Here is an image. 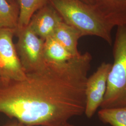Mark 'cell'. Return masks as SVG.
Segmentation results:
<instances>
[{"label":"cell","mask_w":126,"mask_h":126,"mask_svg":"<svg viewBox=\"0 0 126 126\" xmlns=\"http://www.w3.org/2000/svg\"><path fill=\"white\" fill-rule=\"evenodd\" d=\"M92 56L47 64L22 80L0 83V113L25 126H59L85 113Z\"/></svg>","instance_id":"6da1fadb"},{"label":"cell","mask_w":126,"mask_h":126,"mask_svg":"<svg viewBox=\"0 0 126 126\" xmlns=\"http://www.w3.org/2000/svg\"><path fill=\"white\" fill-rule=\"evenodd\" d=\"M49 2L63 21L75 28L82 36H97L109 45L113 44V28L99 16L93 6L81 0H50Z\"/></svg>","instance_id":"7a4b0ae2"},{"label":"cell","mask_w":126,"mask_h":126,"mask_svg":"<svg viewBox=\"0 0 126 126\" xmlns=\"http://www.w3.org/2000/svg\"><path fill=\"white\" fill-rule=\"evenodd\" d=\"M113 55V63L101 108L126 106V24L117 27Z\"/></svg>","instance_id":"3957f363"},{"label":"cell","mask_w":126,"mask_h":126,"mask_svg":"<svg viewBox=\"0 0 126 126\" xmlns=\"http://www.w3.org/2000/svg\"><path fill=\"white\" fill-rule=\"evenodd\" d=\"M18 41L16 47L23 69L30 73L40 70L46 65L44 57V40L29 26L16 30Z\"/></svg>","instance_id":"277c9868"},{"label":"cell","mask_w":126,"mask_h":126,"mask_svg":"<svg viewBox=\"0 0 126 126\" xmlns=\"http://www.w3.org/2000/svg\"><path fill=\"white\" fill-rule=\"evenodd\" d=\"M15 32L13 29H0V78L1 82L20 81L26 77L14 44Z\"/></svg>","instance_id":"5b68a950"},{"label":"cell","mask_w":126,"mask_h":126,"mask_svg":"<svg viewBox=\"0 0 126 126\" xmlns=\"http://www.w3.org/2000/svg\"><path fill=\"white\" fill-rule=\"evenodd\" d=\"M112 63L103 62L95 72L88 77L86 82V103L85 114L93 117L103 103L107 91L109 74Z\"/></svg>","instance_id":"8992f818"},{"label":"cell","mask_w":126,"mask_h":126,"mask_svg":"<svg viewBox=\"0 0 126 126\" xmlns=\"http://www.w3.org/2000/svg\"><path fill=\"white\" fill-rule=\"evenodd\" d=\"M63 20L50 2L37 11L32 16L29 26L44 40L52 37L56 28Z\"/></svg>","instance_id":"52a82bcc"},{"label":"cell","mask_w":126,"mask_h":126,"mask_svg":"<svg viewBox=\"0 0 126 126\" xmlns=\"http://www.w3.org/2000/svg\"><path fill=\"white\" fill-rule=\"evenodd\" d=\"M93 6L99 16L113 28L126 24V0H95Z\"/></svg>","instance_id":"ba28073f"},{"label":"cell","mask_w":126,"mask_h":126,"mask_svg":"<svg viewBox=\"0 0 126 126\" xmlns=\"http://www.w3.org/2000/svg\"><path fill=\"white\" fill-rule=\"evenodd\" d=\"M52 37L63 45L73 56H77L81 54L78 49V41L82 37L81 33L63 21L56 28Z\"/></svg>","instance_id":"9c48e42d"},{"label":"cell","mask_w":126,"mask_h":126,"mask_svg":"<svg viewBox=\"0 0 126 126\" xmlns=\"http://www.w3.org/2000/svg\"><path fill=\"white\" fill-rule=\"evenodd\" d=\"M44 57L47 64H60L66 63L76 56L54 37H50L44 41Z\"/></svg>","instance_id":"30bf717a"},{"label":"cell","mask_w":126,"mask_h":126,"mask_svg":"<svg viewBox=\"0 0 126 126\" xmlns=\"http://www.w3.org/2000/svg\"><path fill=\"white\" fill-rule=\"evenodd\" d=\"M50 0H17L19 13L17 29L27 27L33 15Z\"/></svg>","instance_id":"8fae6325"},{"label":"cell","mask_w":126,"mask_h":126,"mask_svg":"<svg viewBox=\"0 0 126 126\" xmlns=\"http://www.w3.org/2000/svg\"><path fill=\"white\" fill-rule=\"evenodd\" d=\"M19 13L18 5L12 4L8 0H0V29L16 31L18 25Z\"/></svg>","instance_id":"7c38bea8"},{"label":"cell","mask_w":126,"mask_h":126,"mask_svg":"<svg viewBox=\"0 0 126 126\" xmlns=\"http://www.w3.org/2000/svg\"><path fill=\"white\" fill-rule=\"evenodd\" d=\"M99 120L111 126H126V106L101 108L98 113Z\"/></svg>","instance_id":"4fadbf2b"},{"label":"cell","mask_w":126,"mask_h":126,"mask_svg":"<svg viewBox=\"0 0 126 126\" xmlns=\"http://www.w3.org/2000/svg\"><path fill=\"white\" fill-rule=\"evenodd\" d=\"M25 126L23 124L21 123L20 122H18L16 120H15L13 122H9V123L6 124L4 126Z\"/></svg>","instance_id":"5bb4252c"},{"label":"cell","mask_w":126,"mask_h":126,"mask_svg":"<svg viewBox=\"0 0 126 126\" xmlns=\"http://www.w3.org/2000/svg\"><path fill=\"white\" fill-rule=\"evenodd\" d=\"M85 3L91 6H94V5L95 0H81Z\"/></svg>","instance_id":"9a60e30c"},{"label":"cell","mask_w":126,"mask_h":126,"mask_svg":"<svg viewBox=\"0 0 126 126\" xmlns=\"http://www.w3.org/2000/svg\"><path fill=\"white\" fill-rule=\"evenodd\" d=\"M74 126V125H73V124H71V123H69L68 122H66V123H64V124H63V125H60V126Z\"/></svg>","instance_id":"2e32d148"},{"label":"cell","mask_w":126,"mask_h":126,"mask_svg":"<svg viewBox=\"0 0 126 126\" xmlns=\"http://www.w3.org/2000/svg\"><path fill=\"white\" fill-rule=\"evenodd\" d=\"M9 2L14 4L18 5L17 4V0H8Z\"/></svg>","instance_id":"e0dca14e"},{"label":"cell","mask_w":126,"mask_h":126,"mask_svg":"<svg viewBox=\"0 0 126 126\" xmlns=\"http://www.w3.org/2000/svg\"><path fill=\"white\" fill-rule=\"evenodd\" d=\"M0 81H1V79H0Z\"/></svg>","instance_id":"ac0fdd59"}]
</instances>
